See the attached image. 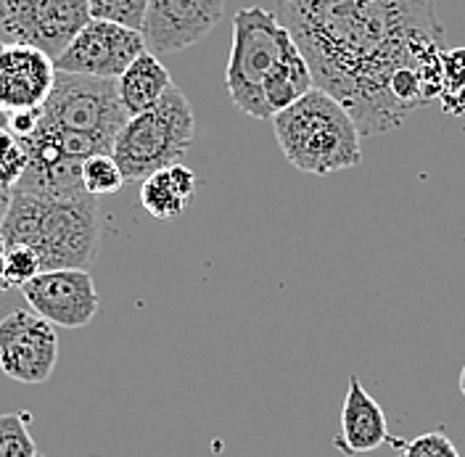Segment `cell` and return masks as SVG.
<instances>
[{"label": "cell", "mask_w": 465, "mask_h": 457, "mask_svg": "<svg viewBox=\"0 0 465 457\" xmlns=\"http://www.w3.org/2000/svg\"><path fill=\"white\" fill-rule=\"evenodd\" d=\"M11 291L8 281H5V241L0 238V293Z\"/></svg>", "instance_id": "obj_25"}, {"label": "cell", "mask_w": 465, "mask_h": 457, "mask_svg": "<svg viewBox=\"0 0 465 457\" xmlns=\"http://www.w3.org/2000/svg\"><path fill=\"white\" fill-rule=\"evenodd\" d=\"M312 87H315L312 69L289 32L275 69L264 80V104H267L270 114L275 116L278 112L289 109L291 104H296L299 98H304Z\"/></svg>", "instance_id": "obj_16"}, {"label": "cell", "mask_w": 465, "mask_h": 457, "mask_svg": "<svg viewBox=\"0 0 465 457\" xmlns=\"http://www.w3.org/2000/svg\"><path fill=\"white\" fill-rule=\"evenodd\" d=\"M275 16L307 58L315 87L347 109L360 135L402 127L394 77L439 64L447 51L436 0H278Z\"/></svg>", "instance_id": "obj_1"}, {"label": "cell", "mask_w": 465, "mask_h": 457, "mask_svg": "<svg viewBox=\"0 0 465 457\" xmlns=\"http://www.w3.org/2000/svg\"><path fill=\"white\" fill-rule=\"evenodd\" d=\"M225 0H148L141 35L145 51L167 56L185 51L220 25Z\"/></svg>", "instance_id": "obj_11"}, {"label": "cell", "mask_w": 465, "mask_h": 457, "mask_svg": "<svg viewBox=\"0 0 465 457\" xmlns=\"http://www.w3.org/2000/svg\"><path fill=\"white\" fill-rule=\"evenodd\" d=\"M43 273L40 259L29 246H5V281L11 288H25L37 275Z\"/></svg>", "instance_id": "obj_23"}, {"label": "cell", "mask_w": 465, "mask_h": 457, "mask_svg": "<svg viewBox=\"0 0 465 457\" xmlns=\"http://www.w3.org/2000/svg\"><path fill=\"white\" fill-rule=\"evenodd\" d=\"M40 119L58 130L93 138L114 151L116 135L130 116L119 104L116 80H93L56 72L54 90L40 106Z\"/></svg>", "instance_id": "obj_6"}, {"label": "cell", "mask_w": 465, "mask_h": 457, "mask_svg": "<svg viewBox=\"0 0 465 457\" xmlns=\"http://www.w3.org/2000/svg\"><path fill=\"white\" fill-rule=\"evenodd\" d=\"M37 119H40V109H27V112H14L11 119H8V130L22 141V138H27L35 133V127H37Z\"/></svg>", "instance_id": "obj_24"}, {"label": "cell", "mask_w": 465, "mask_h": 457, "mask_svg": "<svg viewBox=\"0 0 465 457\" xmlns=\"http://www.w3.org/2000/svg\"><path fill=\"white\" fill-rule=\"evenodd\" d=\"M143 51L145 40L141 29L122 27L106 19H90L64 48V54L54 58V64L56 72L64 75L116 80Z\"/></svg>", "instance_id": "obj_8"}, {"label": "cell", "mask_w": 465, "mask_h": 457, "mask_svg": "<svg viewBox=\"0 0 465 457\" xmlns=\"http://www.w3.org/2000/svg\"><path fill=\"white\" fill-rule=\"evenodd\" d=\"M124 183L127 180H124V174H122L112 154L90 156L83 164V185H85L87 196H93V199L119 194Z\"/></svg>", "instance_id": "obj_19"}, {"label": "cell", "mask_w": 465, "mask_h": 457, "mask_svg": "<svg viewBox=\"0 0 465 457\" xmlns=\"http://www.w3.org/2000/svg\"><path fill=\"white\" fill-rule=\"evenodd\" d=\"M58 363L56 325L32 310L0 317V371L19 383H45Z\"/></svg>", "instance_id": "obj_9"}, {"label": "cell", "mask_w": 465, "mask_h": 457, "mask_svg": "<svg viewBox=\"0 0 465 457\" xmlns=\"http://www.w3.org/2000/svg\"><path fill=\"white\" fill-rule=\"evenodd\" d=\"M37 457H45V455H37Z\"/></svg>", "instance_id": "obj_29"}, {"label": "cell", "mask_w": 465, "mask_h": 457, "mask_svg": "<svg viewBox=\"0 0 465 457\" xmlns=\"http://www.w3.org/2000/svg\"><path fill=\"white\" fill-rule=\"evenodd\" d=\"M29 310L56 328H87L101 307L95 281L87 270H43L22 288Z\"/></svg>", "instance_id": "obj_10"}, {"label": "cell", "mask_w": 465, "mask_h": 457, "mask_svg": "<svg viewBox=\"0 0 465 457\" xmlns=\"http://www.w3.org/2000/svg\"><path fill=\"white\" fill-rule=\"evenodd\" d=\"M90 19V0H0V43L58 58Z\"/></svg>", "instance_id": "obj_7"}, {"label": "cell", "mask_w": 465, "mask_h": 457, "mask_svg": "<svg viewBox=\"0 0 465 457\" xmlns=\"http://www.w3.org/2000/svg\"><path fill=\"white\" fill-rule=\"evenodd\" d=\"M275 141L296 170L310 174L351 170L362 162L360 130L347 109L322 87L272 116Z\"/></svg>", "instance_id": "obj_3"}, {"label": "cell", "mask_w": 465, "mask_h": 457, "mask_svg": "<svg viewBox=\"0 0 465 457\" xmlns=\"http://www.w3.org/2000/svg\"><path fill=\"white\" fill-rule=\"evenodd\" d=\"M25 170H27V154L22 148V141L11 130H0V185L14 191Z\"/></svg>", "instance_id": "obj_22"}, {"label": "cell", "mask_w": 465, "mask_h": 457, "mask_svg": "<svg viewBox=\"0 0 465 457\" xmlns=\"http://www.w3.org/2000/svg\"><path fill=\"white\" fill-rule=\"evenodd\" d=\"M56 83L54 58L32 45H0V109H40Z\"/></svg>", "instance_id": "obj_12"}, {"label": "cell", "mask_w": 465, "mask_h": 457, "mask_svg": "<svg viewBox=\"0 0 465 457\" xmlns=\"http://www.w3.org/2000/svg\"><path fill=\"white\" fill-rule=\"evenodd\" d=\"M148 0H90V16L116 22L122 27L141 29Z\"/></svg>", "instance_id": "obj_21"}, {"label": "cell", "mask_w": 465, "mask_h": 457, "mask_svg": "<svg viewBox=\"0 0 465 457\" xmlns=\"http://www.w3.org/2000/svg\"><path fill=\"white\" fill-rule=\"evenodd\" d=\"M196 172L177 162L141 183V206L156 220H177L196 196Z\"/></svg>", "instance_id": "obj_14"}, {"label": "cell", "mask_w": 465, "mask_h": 457, "mask_svg": "<svg viewBox=\"0 0 465 457\" xmlns=\"http://www.w3.org/2000/svg\"><path fill=\"white\" fill-rule=\"evenodd\" d=\"M444 112L465 114V48H447L441 56V95Z\"/></svg>", "instance_id": "obj_17"}, {"label": "cell", "mask_w": 465, "mask_h": 457, "mask_svg": "<svg viewBox=\"0 0 465 457\" xmlns=\"http://www.w3.org/2000/svg\"><path fill=\"white\" fill-rule=\"evenodd\" d=\"M173 85L170 69L159 61V56L143 51L116 77V95L127 116H135L159 104V98Z\"/></svg>", "instance_id": "obj_15"}, {"label": "cell", "mask_w": 465, "mask_h": 457, "mask_svg": "<svg viewBox=\"0 0 465 457\" xmlns=\"http://www.w3.org/2000/svg\"><path fill=\"white\" fill-rule=\"evenodd\" d=\"M0 45H3V43H0Z\"/></svg>", "instance_id": "obj_30"}, {"label": "cell", "mask_w": 465, "mask_h": 457, "mask_svg": "<svg viewBox=\"0 0 465 457\" xmlns=\"http://www.w3.org/2000/svg\"><path fill=\"white\" fill-rule=\"evenodd\" d=\"M289 29L262 5L241 8L232 16V45L225 85L232 104L254 119H272L264 104V80L275 69Z\"/></svg>", "instance_id": "obj_5"}, {"label": "cell", "mask_w": 465, "mask_h": 457, "mask_svg": "<svg viewBox=\"0 0 465 457\" xmlns=\"http://www.w3.org/2000/svg\"><path fill=\"white\" fill-rule=\"evenodd\" d=\"M383 444H391L383 407L373 400V394H368L357 375H349L347 397L341 407V431L336 433L333 447L341 455L354 457L373 452Z\"/></svg>", "instance_id": "obj_13"}, {"label": "cell", "mask_w": 465, "mask_h": 457, "mask_svg": "<svg viewBox=\"0 0 465 457\" xmlns=\"http://www.w3.org/2000/svg\"><path fill=\"white\" fill-rule=\"evenodd\" d=\"M460 394L465 397V365H463V371H460Z\"/></svg>", "instance_id": "obj_28"}, {"label": "cell", "mask_w": 465, "mask_h": 457, "mask_svg": "<svg viewBox=\"0 0 465 457\" xmlns=\"http://www.w3.org/2000/svg\"><path fill=\"white\" fill-rule=\"evenodd\" d=\"M0 238L5 246H29L43 270H87L98 257L101 209L93 196L54 199L11 191Z\"/></svg>", "instance_id": "obj_2"}, {"label": "cell", "mask_w": 465, "mask_h": 457, "mask_svg": "<svg viewBox=\"0 0 465 457\" xmlns=\"http://www.w3.org/2000/svg\"><path fill=\"white\" fill-rule=\"evenodd\" d=\"M8 119H11V114L0 109V130H8Z\"/></svg>", "instance_id": "obj_27"}, {"label": "cell", "mask_w": 465, "mask_h": 457, "mask_svg": "<svg viewBox=\"0 0 465 457\" xmlns=\"http://www.w3.org/2000/svg\"><path fill=\"white\" fill-rule=\"evenodd\" d=\"M8 204H11V188H3L0 185V223H3V217L8 212Z\"/></svg>", "instance_id": "obj_26"}, {"label": "cell", "mask_w": 465, "mask_h": 457, "mask_svg": "<svg viewBox=\"0 0 465 457\" xmlns=\"http://www.w3.org/2000/svg\"><path fill=\"white\" fill-rule=\"evenodd\" d=\"M397 457H460V450L444 431H429L410 442L391 439Z\"/></svg>", "instance_id": "obj_20"}, {"label": "cell", "mask_w": 465, "mask_h": 457, "mask_svg": "<svg viewBox=\"0 0 465 457\" xmlns=\"http://www.w3.org/2000/svg\"><path fill=\"white\" fill-rule=\"evenodd\" d=\"M196 119L180 87H170L159 104L130 116L114 141V162L127 183H143L153 172L177 164L193 144Z\"/></svg>", "instance_id": "obj_4"}, {"label": "cell", "mask_w": 465, "mask_h": 457, "mask_svg": "<svg viewBox=\"0 0 465 457\" xmlns=\"http://www.w3.org/2000/svg\"><path fill=\"white\" fill-rule=\"evenodd\" d=\"M37 444L29 431V412H3L0 415V457H37Z\"/></svg>", "instance_id": "obj_18"}]
</instances>
